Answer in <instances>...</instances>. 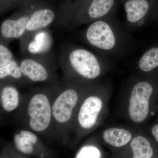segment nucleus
Masks as SVG:
<instances>
[{"mask_svg":"<svg viewBox=\"0 0 158 158\" xmlns=\"http://www.w3.org/2000/svg\"><path fill=\"white\" fill-rule=\"evenodd\" d=\"M115 14L90 23L84 31L86 43L103 56H120L132 45L130 32L117 20Z\"/></svg>","mask_w":158,"mask_h":158,"instance_id":"nucleus-1","label":"nucleus"},{"mask_svg":"<svg viewBox=\"0 0 158 158\" xmlns=\"http://www.w3.org/2000/svg\"><path fill=\"white\" fill-rule=\"evenodd\" d=\"M59 88L51 86L32 90L23 97L22 109L23 129L39 136L54 135L52 107Z\"/></svg>","mask_w":158,"mask_h":158,"instance_id":"nucleus-2","label":"nucleus"},{"mask_svg":"<svg viewBox=\"0 0 158 158\" xmlns=\"http://www.w3.org/2000/svg\"><path fill=\"white\" fill-rule=\"evenodd\" d=\"M106 59V57L100 54L73 46L64 52L61 64L67 74L71 73L80 78L92 80L102 73L104 60Z\"/></svg>","mask_w":158,"mask_h":158,"instance_id":"nucleus-3","label":"nucleus"},{"mask_svg":"<svg viewBox=\"0 0 158 158\" xmlns=\"http://www.w3.org/2000/svg\"><path fill=\"white\" fill-rule=\"evenodd\" d=\"M79 94L73 87L59 88L53 100L52 107L54 135L60 138L64 135L67 125L71 120L79 102Z\"/></svg>","mask_w":158,"mask_h":158,"instance_id":"nucleus-4","label":"nucleus"},{"mask_svg":"<svg viewBox=\"0 0 158 158\" xmlns=\"http://www.w3.org/2000/svg\"><path fill=\"white\" fill-rule=\"evenodd\" d=\"M126 15L124 26L129 32L155 21L158 0H120Z\"/></svg>","mask_w":158,"mask_h":158,"instance_id":"nucleus-5","label":"nucleus"},{"mask_svg":"<svg viewBox=\"0 0 158 158\" xmlns=\"http://www.w3.org/2000/svg\"><path fill=\"white\" fill-rule=\"evenodd\" d=\"M119 3L120 0H91L75 15L68 27L74 28L82 25L89 24L115 14Z\"/></svg>","mask_w":158,"mask_h":158,"instance_id":"nucleus-6","label":"nucleus"},{"mask_svg":"<svg viewBox=\"0 0 158 158\" xmlns=\"http://www.w3.org/2000/svg\"><path fill=\"white\" fill-rule=\"evenodd\" d=\"M153 90L152 85L146 81H141L134 85L129 106V113L133 121L141 123L147 118L149 111V100Z\"/></svg>","mask_w":158,"mask_h":158,"instance_id":"nucleus-7","label":"nucleus"},{"mask_svg":"<svg viewBox=\"0 0 158 158\" xmlns=\"http://www.w3.org/2000/svg\"><path fill=\"white\" fill-rule=\"evenodd\" d=\"M25 81L31 83H52V70L45 63L32 58L23 59L19 63Z\"/></svg>","mask_w":158,"mask_h":158,"instance_id":"nucleus-8","label":"nucleus"},{"mask_svg":"<svg viewBox=\"0 0 158 158\" xmlns=\"http://www.w3.org/2000/svg\"><path fill=\"white\" fill-rule=\"evenodd\" d=\"M102 107V102L98 97L90 95L82 103L77 116L79 126L83 129H90L96 124Z\"/></svg>","mask_w":158,"mask_h":158,"instance_id":"nucleus-9","label":"nucleus"},{"mask_svg":"<svg viewBox=\"0 0 158 158\" xmlns=\"http://www.w3.org/2000/svg\"><path fill=\"white\" fill-rule=\"evenodd\" d=\"M15 146L20 152L31 155L35 152L36 148L40 142L39 136L30 130L22 129L15 134Z\"/></svg>","mask_w":158,"mask_h":158,"instance_id":"nucleus-10","label":"nucleus"},{"mask_svg":"<svg viewBox=\"0 0 158 158\" xmlns=\"http://www.w3.org/2000/svg\"><path fill=\"white\" fill-rule=\"evenodd\" d=\"M30 16L24 15L16 19L4 21L0 27V34L6 39H18L23 37L26 32V26Z\"/></svg>","mask_w":158,"mask_h":158,"instance_id":"nucleus-11","label":"nucleus"},{"mask_svg":"<svg viewBox=\"0 0 158 158\" xmlns=\"http://www.w3.org/2000/svg\"><path fill=\"white\" fill-rule=\"evenodd\" d=\"M23 98L19 90L11 85L3 86L0 90V104L3 111L11 113L19 108Z\"/></svg>","mask_w":158,"mask_h":158,"instance_id":"nucleus-12","label":"nucleus"},{"mask_svg":"<svg viewBox=\"0 0 158 158\" xmlns=\"http://www.w3.org/2000/svg\"><path fill=\"white\" fill-rule=\"evenodd\" d=\"M55 16L53 11L48 9H40L34 11L31 15L27 23L26 32L35 33L42 30L52 24Z\"/></svg>","mask_w":158,"mask_h":158,"instance_id":"nucleus-13","label":"nucleus"},{"mask_svg":"<svg viewBox=\"0 0 158 158\" xmlns=\"http://www.w3.org/2000/svg\"><path fill=\"white\" fill-rule=\"evenodd\" d=\"M34 33L33 38L27 45L28 52L33 55L47 52L52 44L48 32L42 30Z\"/></svg>","mask_w":158,"mask_h":158,"instance_id":"nucleus-14","label":"nucleus"},{"mask_svg":"<svg viewBox=\"0 0 158 158\" xmlns=\"http://www.w3.org/2000/svg\"><path fill=\"white\" fill-rule=\"evenodd\" d=\"M131 134L127 130L117 128L108 129L103 133V138L108 144L120 147L128 144L132 139Z\"/></svg>","mask_w":158,"mask_h":158,"instance_id":"nucleus-15","label":"nucleus"},{"mask_svg":"<svg viewBox=\"0 0 158 158\" xmlns=\"http://www.w3.org/2000/svg\"><path fill=\"white\" fill-rule=\"evenodd\" d=\"M138 68L142 72L148 73L158 69V45L148 49L138 59Z\"/></svg>","mask_w":158,"mask_h":158,"instance_id":"nucleus-16","label":"nucleus"},{"mask_svg":"<svg viewBox=\"0 0 158 158\" xmlns=\"http://www.w3.org/2000/svg\"><path fill=\"white\" fill-rule=\"evenodd\" d=\"M133 154V158H152L153 150L150 143L142 136H137L131 143Z\"/></svg>","mask_w":158,"mask_h":158,"instance_id":"nucleus-17","label":"nucleus"},{"mask_svg":"<svg viewBox=\"0 0 158 158\" xmlns=\"http://www.w3.org/2000/svg\"><path fill=\"white\" fill-rule=\"evenodd\" d=\"M11 78L15 81H25L19 63L14 59L6 65L0 67V80Z\"/></svg>","mask_w":158,"mask_h":158,"instance_id":"nucleus-18","label":"nucleus"},{"mask_svg":"<svg viewBox=\"0 0 158 158\" xmlns=\"http://www.w3.org/2000/svg\"><path fill=\"white\" fill-rule=\"evenodd\" d=\"M101 153L93 145H85L77 153L75 158H101Z\"/></svg>","mask_w":158,"mask_h":158,"instance_id":"nucleus-19","label":"nucleus"},{"mask_svg":"<svg viewBox=\"0 0 158 158\" xmlns=\"http://www.w3.org/2000/svg\"><path fill=\"white\" fill-rule=\"evenodd\" d=\"M13 59V55L11 50L0 43V67L8 64Z\"/></svg>","mask_w":158,"mask_h":158,"instance_id":"nucleus-20","label":"nucleus"},{"mask_svg":"<svg viewBox=\"0 0 158 158\" xmlns=\"http://www.w3.org/2000/svg\"><path fill=\"white\" fill-rule=\"evenodd\" d=\"M152 133L158 142V124L153 127L152 129Z\"/></svg>","mask_w":158,"mask_h":158,"instance_id":"nucleus-21","label":"nucleus"},{"mask_svg":"<svg viewBox=\"0 0 158 158\" xmlns=\"http://www.w3.org/2000/svg\"><path fill=\"white\" fill-rule=\"evenodd\" d=\"M155 21L157 23V24H158V12L157 15L156 17Z\"/></svg>","mask_w":158,"mask_h":158,"instance_id":"nucleus-22","label":"nucleus"}]
</instances>
